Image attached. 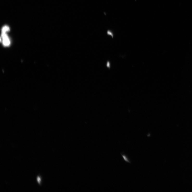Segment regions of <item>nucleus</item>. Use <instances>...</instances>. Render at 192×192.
Segmentation results:
<instances>
[{
    "label": "nucleus",
    "mask_w": 192,
    "mask_h": 192,
    "mask_svg": "<svg viewBox=\"0 0 192 192\" xmlns=\"http://www.w3.org/2000/svg\"><path fill=\"white\" fill-rule=\"evenodd\" d=\"M37 180L38 184L41 186V178L40 176L38 175L37 177Z\"/></svg>",
    "instance_id": "obj_4"
},
{
    "label": "nucleus",
    "mask_w": 192,
    "mask_h": 192,
    "mask_svg": "<svg viewBox=\"0 0 192 192\" xmlns=\"http://www.w3.org/2000/svg\"><path fill=\"white\" fill-rule=\"evenodd\" d=\"M106 66L107 68L109 69H110L111 68V63L109 61H107Z\"/></svg>",
    "instance_id": "obj_5"
},
{
    "label": "nucleus",
    "mask_w": 192,
    "mask_h": 192,
    "mask_svg": "<svg viewBox=\"0 0 192 192\" xmlns=\"http://www.w3.org/2000/svg\"><path fill=\"white\" fill-rule=\"evenodd\" d=\"M107 34L108 35H110L113 38L114 37V35L113 32L110 30H108L107 32Z\"/></svg>",
    "instance_id": "obj_3"
},
{
    "label": "nucleus",
    "mask_w": 192,
    "mask_h": 192,
    "mask_svg": "<svg viewBox=\"0 0 192 192\" xmlns=\"http://www.w3.org/2000/svg\"><path fill=\"white\" fill-rule=\"evenodd\" d=\"M9 30V28L8 27H7V26H5L4 27L3 29H2V31L6 32L8 31Z\"/></svg>",
    "instance_id": "obj_6"
},
{
    "label": "nucleus",
    "mask_w": 192,
    "mask_h": 192,
    "mask_svg": "<svg viewBox=\"0 0 192 192\" xmlns=\"http://www.w3.org/2000/svg\"><path fill=\"white\" fill-rule=\"evenodd\" d=\"M121 154L125 161L127 162H128L129 163H131V162H130L129 159L128 158L127 156H126V155L124 154Z\"/></svg>",
    "instance_id": "obj_2"
},
{
    "label": "nucleus",
    "mask_w": 192,
    "mask_h": 192,
    "mask_svg": "<svg viewBox=\"0 0 192 192\" xmlns=\"http://www.w3.org/2000/svg\"><path fill=\"white\" fill-rule=\"evenodd\" d=\"M6 32L2 31V43L4 45L6 46H9L10 44V41L6 33Z\"/></svg>",
    "instance_id": "obj_1"
}]
</instances>
